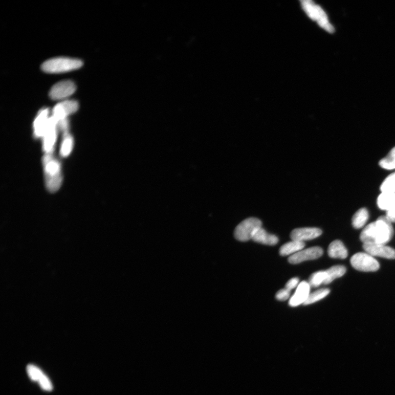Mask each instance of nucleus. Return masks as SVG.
Returning <instances> with one entry per match:
<instances>
[{"mask_svg": "<svg viewBox=\"0 0 395 395\" xmlns=\"http://www.w3.org/2000/svg\"><path fill=\"white\" fill-rule=\"evenodd\" d=\"M330 293L329 289H321L315 292L310 294L308 298L303 305H308L312 304L316 302L320 301L327 296Z\"/></svg>", "mask_w": 395, "mask_h": 395, "instance_id": "obj_22", "label": "nucleus"}, {"mask_svg": "<svg viewBox=\"0 0 395 395\" xmlns=\"http://www.w3.org/2000/svg\"><path fill=\"white\" fill-rule=\"evenodd\" d=\"M393 235L390 220L386 216L379 217L377 221L367 225L362 231L360 239L363 244L385 245Z\"/></svg>", "mask_w": 395, "mask_h": 395, "instance_id": "obj_1", "label": "nucleus"}, {"mask_svg": "<svg viewBox=\"0 0 395 395\" xmlns=\"http://www.w3.org/2000/svg\"><path fill=\"white\" fill-rule=\"evenodd\" d=\"M58 121L52 116L49 120L47 130L43 136V148L47 153H52L56 140Z\"/></svg>", "mask_w": 395, "mask_h": 395, "instance_id": "obj_10", "label": "nucleus"}, {"mask_svg": "<svg viewBox=\"0 0 395 395\" xmlns=\"http://www.w3.org/2000/svg\"><path fill=\"white\" fill-rule=\"evenodd\" d=\"M379 165L382 168L386 170L395 169V147L386 157L380 161Z\"/></svg>", "mask_w": 395, "mask_h": 395, "instance_id": "obj_24", "label": "nucleus"}, {"mask_svg": "<svg viewBox=\"0 0 395 395\" xmlns=\"http://www.w3.org/2000/svg\"><path fill=\"white\" fill-rule=\"evenodd\" d=\"M252 240L255 242L269 246H275L278 242V238L276 235L268 233L262 227L256 232Z\"/></svg>", "mask_w": 395, "mask_h": 395, "instance_id": "obj_16", "label": "nucleus"}, {"mask_svg": "<svg viewBox=\"0 0 395 395\" xmlns=\"http://www.w3.org/2000/svg\"><path fill=\"white\" fill-rule=\"evenodd\" d=\"M82 65V62L78 59L58 57L45 62L41 69L48 73H61L78 70Z\"/></svg>", "mask_w": 395, "mask_h": 395, "instance_id": "obj_3", "label": "nucleus"}, {"mask_svg": "<svg viewBox=\"0 0 395 395\" xmlns=\"http://www.w3.org/2000/svg\"><path fill=\"white\" fill-rule=\"evenodd\" d=\"M28 375L33 381L39 382L40 379L44 375L42 371L32 364H30L27 367Z\"/></svg>", "mask_w": 395, "mask_h": 395, "instance_id": "obj_26", "label": "nucleus"}, {"mask_svg": "<svg viewBox=\"0 0 395 395\" xmlns=\"http://www.w3.org/2000/svg\"><path fill=\"white\" fill-rule=\"evenodd\" d=\"M310 288L309 283L306 281L301 282L289 302V305L291 307H296L302 303L303 304L310 295Z\"/></svg>", "mask_w": 395, "mask_h": 395, "instance_id": "obj_13", "label": "nucleus"}, {"mask_svg": "<svg viewBox=\"0 0 395 395\" xmlns=\"http://www.w3.org/2000/svg\"><path fill=\"white\" fill-rule=\"evenodd\" d=\"M73 144V139L68 130L63 132V139L61 149H60V154L64 157L69 155L72 149Z\"/></svg>", "mask_w": 395, "mask_h": 395, "instance_id": "obj_23", "label": "nucleus"}, {"mask_svg": "<svg viewBox=\"0 0 395 395\" xmlns=\"http://www.w3.org/2000/svg\"><path fill=\"white\" fill-rule=\"evenodd\" d=\"M386 216L390 220L391 223H395V206L387 212Z\"/></svg>", "mask_w": 395, "mask_h": 395, "instance_id": "obj_29", "label": "nucleus"}, {"mask_svg": "<svg viewBox=\"0 0 395 395\" xmlns=\"http://www.w3.org/2000/svg\"><path fill=\"white\" fill-rule=\"evenodd\" d=\"M328 255L334 259H345L347 257V250L343 243L336 240L332 242L328 249Z\"/></svg>", "mask_w": 395, "mask_h": 395, "instance_id": "obj_15", "label": "nucleus"}, {"mask_svg": "<svg viewBox=\"0 0 395 395\" xmlns=\"http://www.w3.org/2000/svg\"><path fill=\"white\" fill-rule=\"evenodd\" d=\"M305 243L303 242L292 240L286 243L280 247L279 254L282 256H287L298 253L304 248Z\"/></svg>", "mask_w": 395, "mask_h": 395, "instance_id": "obj_18", "label": "nucleus"}, {"mask_svg": "<svg viewBox=\"0 0 395 395\" xmlns=\"http://www.w3.org/2000/svg\"><path fill=\"white\" fill-rule=\"evenodd\" d=\"M326 278L324 284L331 283L334 279L341 277L345 275L346 269L344 266H334L327 270H326Z\"/></svg>", "mask_w": 395, "mask_h": 395, "instance_id": "obj_19", "label": "nucleus"}, {"mask_svg": "<svg viewBox=\"0 0 395 395\" xmlns=\"http://www.w3.org/2000/svg\"><path fill=\"white\" fill-rule=\"evenodd\" d=\"M262 227L261 220L255 217L248 218L235 228L234 237L241 242L252 239L256 232Z\"/></svg>", "mask_w": 395, "mask_h": 395, "instance_id": "obj_5", "label": "nucleus"}, {"mask_svg": "<svg viewBox=\"0 0 395 395\" xmlns=\"http://www.w3.org/2000/svg\"><path fill=\"white\" fill-rule=\"evenodd\" d=\"M76 90L74 82L71 80H65L58 82L53 86L50 91V97L53 100H64L72 95Z\"/></svg>", "mask_w": 395, "mask_h": 395, "instance_id": "obj_7", "label": "nucleus"}, {"mask_svg": "<svg viewBox=\"0 0 395 395\" xmlns=\"http://www.w3.org/2000/svg\"><path fill=\"white\" fill-rule=\"evenodd\" d=\"M299 282V279L297 277H295L291 279L286 283L285 288L287 290L291 291L293 290L294 288L298 286Z\"/></svg>", "mask_w": 395, "mask_h": 395, "instance_id": "obj_28", "label": "nucleus"}, {"mask_svg": "<svg viewBox=\"0 0 395 395\" xmlns=\"http://www.w3.org/2000/svg\"><path fill=\"white\" fill-rule=\"evenodd\" d=\"M323 254V249L319 247L310 248L296 253L290 257L288 261L292 264H298L302 262L318 259Z\"/></svg>", "mask_w": 395, "mask_h": 395, "instance_id": "obj_9", "label": "nucleus"}, {"mask_svg": "<svg viewBox=\"0 0 395 395\" xmlns=\"http://www.w3.org/2000/svg\"><path fill=\"white\" fill-rule=\"evenodd\" d=\"M46 184L51 192H55L61 185L62 178L60 166L52 153H46L43 158Z\"/></svg>", "mask_w": 395, "mask_h": 395, "instance_id": "obj_2", "label": "nucleus"}, {"mask_svg": "<svg viewBox=\"0 0 395 395\" xmlns=\"http://www.w3.org/2000/svg\"><path fill=\"white\" fill-rule=\"evenodd\" d=\"M381 190L382 192L395 193V172L390 174L383 182Z\"/></svg>", "mask_w": 395, "mask_h": 395, "instance_id": "obj_25", "label": "nucleus"}, {"mask_svg": "<svg viewBox=\"0 0 395 395\" xmlns=\"http://www.w3.org/2000/svg\"><path fill=\"white\" fill-rule=\"evenodd\" d=\"M49 109L44 108L41 110L36 117L34 123V134L36 138L43 137L50 118Z\"/></svg>", "mask_w": 395, "mask_h": 395, "instance_id": "obj_14", "label": "nucleus"}, {"mask_svg": "<svg viewBox=\"0 0 395 395\" xmlns=\"http://www.w3.org/2000/svg\"><path fill=\"white\" fill-rule=\"evenodd\" d=\"M291 291H288L287 289H283V290H279L276 295V298L279 301H285L290 297Z\"/></svg>", "mask_w": 395, "mask_h": 395, "instance_id": "obj_27", "label": "nucleus"}, {"mask_svg": "<svg viewBox=\"0 0 395 395\" xmlns=\"http://www.w3.org/2000/svg\"><path fill=\"white\" fill-rule=\"evenodd\" d=\"M302 9L313 20L316 21L319 26L330 33L334 32V28L330 24L327 16L320 6L310 0L301 2Z\"/></svg>", "mask_w": 395, "mask_h": 395, "instance_id": "obj_4", "label": "nucleus"}, {"mask_svg": "<svg viewBox=\"0 0 395 395\" xmlns=\"http://www.w3.org/2000/svg\"><path fill=\"white\" fill-rule=\"evenodd\" d=\"M326 278L325 271L316 272L311 275L309 279V284L310 287L316 288L321 284H324Z\"/></svg>", "mask_w": 395, "mask_h": 395, "instance_id": "obj_21", "label": "nucleus"}, {"mask_svg": "<svg viewBox=\"0 0 395 395\" xmlns=\"http://www.w3.org/2000/svg\"><path fill=\"white\" fill-rule=\"evenodd\" d=\"M377 204L381 210L387 211L395 206V193L382 192L378 197Z\"/></svg>", "mask_w": 395, "mask_h": 395, "instance_id": "obj_17", "label": "nucleus"}, {"mask_svg": "<svg viewBox=\"0 0 395 395\" xmlns=\"http://www.w3.org/2000/svg\"><path fill=\"white\" fill-rule=\"evenodd\" d=\"M368 218L369 214L368 210L365 208L360 209L356 212L353 217V226L356 229H361L365 225Z\"/></svg>", "mask_w": 395, "mask_h": 395, "instance_id": "obj_20", "label": "nucleus"}, {"mask_svg": "<svg viewBox=\"0 0 395 395\" xmlns=\"http://www.w3.org/2000/svg\"><path fill=\"white\" fill-rule=\"evenodd\" d=\"M322 233V230L318 228H300L292 232L291 237L292 240L303 242L315 239L320 236Z\"/></svg>", "mask_w": 395, "mask_h": 395, "instance_id": "obj_12", "label": "nucleus"}, {"mask_svg": "<svg viewBox=\"0 0 395 395\" xmlns=\"http://www.w3.org/2000/svg\"><path fill=\"white\" fill-rule=\"evenodd\" d=\"M365 252L372 256H379L388 259H395V250L385 245L363 244Z\"/></svg>", "mask_w": 395, "mask_h": 395, "instance_id": "obj_11", "label": "nucleus"}, {"mask_svg": "<svg viewBox=\"0 0 395 395\" xmlns=\"http://www.w3.org/2000/svg\"><path fill=\"white\" fill-rule=\"evenodd\" d=\"M79 108V103L74 100H64L58 103L52 110V117L58 123L60 121L67 119V117L77 112Z\"/></svg>", "mask_w": 395, "mask_h": 395, "instance_id": "obj_8", "label": "nucleus"}, {"mask_svg": "<svg viewBox=\"0 0 395 395\" xmlns=\"http://www.w3.org/2000/svg\"><path fill=\"white\" fill-rule=\"evenodd\" d=\"M353 267L363 272H375L380 265L374 256L367 253H359L353 255L350 260Z\"/></svg>", "mask_w": 395, "mask_h": 395, "instance_id": "obj_6", "label": "nucleus"}]
</instances>
